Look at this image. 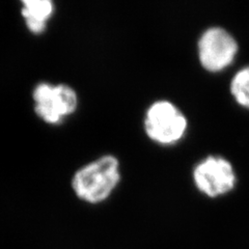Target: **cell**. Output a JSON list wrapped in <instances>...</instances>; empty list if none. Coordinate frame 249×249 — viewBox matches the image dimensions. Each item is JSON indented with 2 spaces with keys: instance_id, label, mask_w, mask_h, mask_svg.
Listing matches in <instances>:
<instances>
[{
  "instance_id": "obj_1",
  "label": "cell",
  "mask_w": 249,
  "mask_h": 249,
  "mask_svg": "<svg viewBox=\"0 0 249 249\" xmlns=\"http://www.w3.org/2000/svg\"><path fill=\"white\" fill-rule=\"evenodd\" d=\"M121 181L120 162L112 155H105L76 171L72 187L76 196L89 204L106 200Z\"/></svg>"
},
{
  "instance_id": "obj_2",
  "label": "cell",
  "mask_w": 249,
  "mask_h": 249,
  "mask_svg": "<svg viewBox=\"0 0 249 249\" xmlns=\"http://www.w3.org/2000/svg\"><path fill=\"white\" fill-rule=\"evenodd\" d=\"M237 38L228 29L211 26L202 33L197 42L198 59L209 73H221L235 62L239 53Z\"/></svg>"
},
{
  "instance_id": "obj_3",
  "label": "cell",
  "mask_w": 249,
  "mask_h": 249,
  "mask_svg": "<svg viewBox=\"0 0 249 249\" xmlns=\"http://www.w3.org/2000/svg\"><path fill=\"white\" fill-rule=\"evenodd\" d=\"M187 127L186 116L169 101H157L147 108L144 131L147 137L155 142L162 145L175 144L183 138Z\"/></svg>"
},
{
  "instance_id": "obj_4",
  "label": "cell",
  "mask_w": 249,
  "mask_h": 249,
  "mask_svg": "<svg viewBox=\"0 0 249 249\" xmlns=\"http://www.w3.org/2000/svg\"><path fill=\"white\" fill-rule=\"evenodd\" d=\"M193 182L197 190L210 198H217L236 188L238 177L232 163L222 156L211 155L193 169Z\"/></svg>"
},
{
  "instance_id": "obj_5",
  "label": "cell",
  "mask_w": 249,
  "mask_h": 249,
  "mask_svg": "<svg viewBox=\"0 0 249 249\" xmlns=\"http://www.w3.org/2000/svg\"><path fill=\"white\" fill-rule=\"evenodd\" d=\"M35 110L50 124H57L73 114L78 106L76 91L67 84L40 83L34 90Z\"/></svg>"
},
{
  "instance_id": "obj_6",
  "label": "cell",
  "mask_w": 249,
  "mask_h": 249,
  "mask_svg": "<svg viewBox=\"0 0 249 249\" xmlns=\"http://www.w3.org/2000/svg\"><path fill=\"white\" fill-rule=\"evenodd\" d=\"M22 3V15L28 29L33 34H43L54 12L53 2L50 0H23Z\"/></svg>"
},
{
  "instance_id": "obj_7",
  "label": "cell",
  "mask_w": 249,
  "mask_h": 249,
  "mask_svg": "<svg viewBox=\"0 0 249 249\" xmlns=\"http://www.w3.org/2000/svg\"><path fill=\"white\" fill-rule=\"evenodd\" d=\"M230 92L240 107L249 110V65L239 69L232 76Z\"/></svg>"
}]
</instances>
